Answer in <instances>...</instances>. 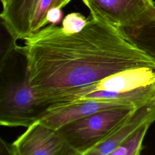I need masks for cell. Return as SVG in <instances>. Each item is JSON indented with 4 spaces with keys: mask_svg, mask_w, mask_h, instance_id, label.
<instances>
[{
    "mask_svg": "<svg viewBox=\"0 0 155 155\" xmlns=\"http://www.w3.org/2000/svg\"><path fill=\"white\" fill-rule=\"evenodd\" d=\"M79 32L66 35L49 24L31 33L15 49L24 56L25 74L39 105L155 59L137 46L124 31L90 15Z\"/></svg>",
    "mask_w": 155,
    "mask_h": 155,
    "instance_id": "6da1fadb",
    "label": "cell"
},
{
    "mask_svg": "<svg viewBox=\"0 0 155 155\" xmlns=\"http://www.w3.org/2000/svg\"><path fill=\"white\" fill-rule=\"evenodd\" d=\"M99 90L128 94L142 104L148 102L155 96V60L114 73L96 83L61 94L48 102L46 110L69 105L87 93Z\"/></svg>",
    "mask_w": 155,
    "mask_h": 155,
    "instance_id": "7a4b0ae2",
    "label": "cell"
},
{
    "mask_svg": "<svg viewBox=\"0 0 155 155\" xmlns=\"http://www.w3.org/2000/svg\"><path fill=\"white\" fill-rule=\"evenodd\" d=\"M135 108L121 106L100 111L66 124L57 130L73 154L87 155L114 132Z\"/></svg>",
    "mask_w": 155,
    "mask_h": 155,
    "instance_id": "3957f363",
    "label": "cell"
},
{
    "mask_svg": "<svg viewBox=\"0 0 155 155\" xmlns=\"http://www.w3.org/2000/svg\"><path fill=\"white\" fill-rule=\"evenodd\" d=\"M45 111L39 105L25 73L22 79L9 84L1 91L0 124L2 126L27 128L38 120Z\"/></svg>",
    "mask_w": 155,
    "mask_h": 155,
    "instance_id": "277c9868",
    "label": "cell"
},
{
    "mask_svg": "<svg viewBox=\"0 0 155 155\" xmlns=\"http://www.w3.org/2000/svg\"><path fill=\"white\" fill-rule=\"evenodd\" d=\"M90 15L122 29H134L155 20L154 0H82Z\"/></svg>",
    "mask_w": 155,
    "mask_h": 155,
    "instance_id": "5b68a950",
    "label": "cell"
},
{
    "mask_svg": "<svg viewBox=\"0 0 155 155\" xmlns=\"http://www.w3.org/2000/svg\"><path fill=\"white\" fill-rule=\"evenodd\" d=\"M15 155L73 154L58 130L37 120L12 144Z\"/></svg>",
    "mask_w": 155,
    "mask_h": 155,
    "instance_id": "8992f818",
    "label": "cell"
},
{
    "mask_svg": "<svg viewBox=\"0 0 155 155\" xmlns=\"http://www.w3.org/2000/svg\"><path fill=\"white\" fill-rule=\"evenodd\" d=\"M155 120V96L145 104L136 108L125 120L104 141L87 155L110 154L134 130L147 121Z\"/></svg>",
    "mask_w": 155,
    "mask_h": 155,
    "instance_id": "52a82bcc",
    "label": "cell"
},
{
    "mask_svg": "<svg viewBox=\"0 0 155 155\" xmlns=\"http://www.w3.org/2000/svg\"><path fill=\"white\" fill-rule=\"evenodd\" d=\"M121 106L127 105L102 101H79L60 108L45 111L38 120L44 125L57 130L66 124L90 114Z\"/></svg>",
    "mask_w": 155,
    "mask_h": 155,
    "instance_id": "ba28073f",
    "label": "cell"
},
{
    "mask_svg": "<svg viewBox=\"0 0 155 155\" xmlns=\"http://www.w3.org/2000/svg\"><path fill=\"white\" fill-rule=\"evenodd\" d=\"M34 0H10L0 15L1 23L15 42L31 34Z\"/></svg>",
    "mask_w": 155,
    "mask_h": 155,
    "instance_id": "9c48e42d",
    "label": "cell"
},
{
    "mask_svg": "<svg viewBox=\"0 0 155 155\" xmlns=\"http://www.w3.org/2000/svg\"><path fill=\"white\" fill-rule=\"evenodd\" d=\"M122 30L137 46L155 59V20L139 28Z\"/></svg>",
    "mask_w": 155,
    "mask_h": 155,
    "instance_id": "30bf717a",
    "label": "cell"
},
{
    "mask_svg": "<svg viewBox=\"0 0 155 155\" xmlns=\"http://www.w3.org/2000/svg\"><path fill=\"white\" fill-rule=\"evenodd\" d=\"M153 121H147L131 133L110 155H138L142 150V142Z\"/></svg>",
    "mask_w": 155,
    "mask_h": 155,
    "instance_id": "8fae6325",
    "label": "cell"
},
{
    "mask_svg": "<svg viewBox=\"0 0 155 155\" xmlns=\"http://www.w3.org/2000/svg\"><path fill=\"white\" fill-rule=\"evenodd\" d=\"M71 0H41L33 13L31 24V33L36 32L44 27V23L47 12L53 8H62Z\"/></svg>",
    "mask_w": 155,
    "mask_h": 155,
    "instance_id": "7c38bea8",
    "label": "cell"
},
{
    "mask_svg": "<svg viewBox=\"0 0 155 155\" xmlns=\"http://www.w3.org/2000/svg\"><path fill=\"white\" fill-rule=\"evenodd\" d=\"M89 18H86L80 13L73 12L66 15L62 22L63 31L67 35L81 31L88 22Z\"/></svg>",
    "mask_w": 155,
    "mask_h": 155,
    "instance_id": "4fadbf2b",
    "label": "cell"
},
{
    "mask_svg": "<svg viewBox=\"0 0 155 155\" xmlns=\"http://www.w3.org/2000/svg\"><path fill=\"white\" fill-rule=\"evenodd\" d=\"M62 18V12L61 8H53L50 9L45 16L44 21V27L49 24L57 25L58 24Z\"/></svg>",
    "mask_w": 155,
    "mask_h": 155,
    "instance_id": "5bb4252c",
    "label": "cell"
},
{
    "mask_svg": "<svg viewBox=\"0 0 155 155\" xmlns=\"http://www.w3.org/2000/svg\"><path fill=\"white\" fill-rule=\"evenodd\" d=\"M41 0H34V2H33V13L35 10V8H36V6L38 5V3L40 2ZM33 15H32V16H33Z\"/></svg>",
    "mask_w": 155,
    "mask_h": 155,
    "instance_id": "9a60e30c",
    "label": "cell"
},
{
    "mask_svg": "<svg viewBox=\"0 0 155 155\" xmlns=\"http://www.w3.org/2000/svg\"><path fill=\"white\" fill-rule=\"evenodd\" d=\"M1 3H2V8H5L8 4L10 0H1Z\"/></svg>",
    "mask_w": 155,
    "mask_h": 155,
    "instance_id": "2e32d148",
    "label": "cell"
},
{
    "mask_svg": "<svg viewBox=\"0 0 155 155\" xmlns=\"http://www.w3.org/2000/svg\"><path fill=\"white\" fill-rule=\"evenodd\" d=\"M154 1H155V0H154Z\"/></svg>",
    "mask_w": 155,
    "mask_h": 155,
    "instance_id": "e0dca14e",
    "label": "cell"
}]
</instances>
